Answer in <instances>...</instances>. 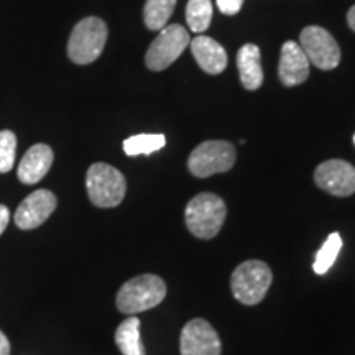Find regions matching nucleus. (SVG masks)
Returning <instances> with one entry per match:
<instances>
[{
  "label": "nucleus",
  "mask_w": 355,
  "mask_h": 355,
  "mask_svg": "<svg viewBox=\"0 0 355 355\" xmlns=\"http://www.w3.org/2000/svg\"><path fill=\"white\" fill-rule=\"evenodd\" d=\"M243 0H217V7L225 15H235L237 12H241Z\"/></svg>",
  "instance_id": "obj_22"
},
{
  "label": "nucleus",
  "mask_w": 355,
  "mask_h": 355,
  "mask_svg": "<svg viewBox=\"0 0 355 355\" xmlns=\"http://www.w3.org/2000/svg\"><path fill=\"white\" fill-rule=\"evenodd\" d=\"M53 150L44 144H37L32 148H28V152L25 153V157L21 158L19 165V180L24 184H37L46 176V173L50 171L53 165Z\"/></svg>",
  "instance_id": "obj_13"
},
{
  "label": "nucleus",
  "mask_w": 355,
  "mask_h": 355,
  "mask_svg": "<svg viewBox=\"0 0 355 355\" xmlns=\"http://www.w3.org/2000/svg\"><path fill=\"white\" fill-rule=\"evenodd\" d=\"M347 24H349L350 28H352L355 32V6L350 8L349 13H347Z\"/></svg>",
  "instance_id": "obj_25"
},
{
  "label": "nucleus",
  "mask_w": 355,
  "mask_h": 355,
  "mask_svg": "<svg viewBox=\"0 0 355 355\" xmlns=\"http://www.w3.org/2000/svg\"><path fill=\"white\" fill-rule=\"evenodd\" d=\"M17 137L12 130H0V173H8L15 163Z\"/></svg>",
  "instance_id": "obj_21"
},
{
  "label": "nucleus",
  "mask_w": 355,
  "mask_h": 355,
  "mask_svg": "<svg viewBox=\"0 0 355 355\" xmlns=\"http://www.w3.org/2000/svg\"><path fill=\"white\" fill-rule=\"evenodd\" d=\"M340 250H343V239H340V235L337 232L331 234L326 239V242L322 243V247L318 250L316 260L313 263L314 273L324 275L329 272V268L334 265L337 257H339Z\"/></svg>",
  "instance_id": "obj_20"
},
{
  "label": "nucleus",
  "mask_w": 355,
  "mask_h": 355,
  "mask_svg": "<svg viewBox=\"0 0 355 355\" xmlns=\"http://www.w3.org/2000/svg\"><path fill=\"white\" fill-rule=\"evenodd\" d=\"M309 60L296 42H286L279 56L278 76L285 86L293 87L303 84L309 76Z\"/></svg>",
  "instance_id": "obj_12"
},
{
  "label": "nucleus",
  "mask_w": 355,
  "mask_h": 355,
  "mask_svg": "<svg viewBox=\"0 0 355 355\" xmlns=\"http://www.w3.org/2000/svg\"><path fill=\"white\" fill-rule=\"evenodd\" d=\"M184 217L186 225L194 237L209 241L220 232L227 217V206L217 194L201 193L188 202Z\"/></svg>",
  "instance_id": "obj_1"
},
{
  "label": "nucleus",
  "mask_w": 355,
  "mask_h": 355,
  "mask_svg": "<svg viewBox=\"0 0 355 355\" xmlns=\"http://www.w3.org/2000/svg\"><path fill=\"white\" fill-rule=\"evenodd\" d=\"M272 282V270L265 261L247 260L234 270L230 277V290L239 303L255 306L265 298Z\"/></svg>",
  "instance_id": "obj_3"
},
{
  "label": "nucleus",
  "mask_w": 355,
  "mask_h": 355,
  "mask_svg": "<svg viewBox=\"0 0 355 355\" xmlns=\"http://www.w3.org/2000/svg\"><path fill=\"white\" fill-rule=\"evenodd\" d=\"M176 0H146L144 8V20L148 30L159 32L165 28L168 20L175 12Z\"/></svg>",
  "instance_id": "obj_17"
},
{
  "label": "nucleus",
  "mask_w": 355,
  "mask_h": 355,
  "mask_svg": "<svg viewBox=\"0 0 355 355\" xmlns=\"http://www.w3.org/2000/svg\"><path fill=\"white\" fill-rule=\"evenodd\" d=\"M115 344L122 355H145V347L140 339V319L137 316L127 318L119 324L115 331Z\"/></svg>",
  "instance_id": "obj_16"
},
{
  "label": "nucleus",
  "mask_w": 355,
  "mask_h": 355,
  "mask_svg": "<svg viewBox=\"0 0 355 355\" xmlns=\"http://www.w3.org/2000/svg\"><path fill=\"white\" fill-rule=\"evenodd\" d=\"M107 25L97 17H87L74 26L68 42V56L76 64L94 63L107 43Z\"/></svg>",
  "instance_id": "obj_5"
},
{
  "label": "nucleus",
  "mask_w": 355,
  "mask_h": 355,
  "mask_svg": "<svg viewBox=\"0 0 355 355\" xmlns=\"http://www.w3.org/2000/svg\"><path fill=\"white\" fill-rule=\"evenodd\" d=\"M212 20V3L211 0H189L186 7V21L191 32L199 33L209 28Z\"/></svg>",
  "instance_id": "obj_19"
},
{
  "label": "nucleus",
  "mask_w": 355,
  "mask_h": 355,
  "mask_svg": "<svg viewBox=\"0 0 355 355\" xmlns=\"http://www.w3.org/2000/svg\"><path fill=\"white\" fill-rule=\"evenodd\" d=\"M166 285L157 275H140L128 279L117 293V308L121 313L135 316L155 308L165 300Z\"/></svg>",
  "instance_id": "obj_2"
},
{
  "label": "nucleus",
  "mask_w": 355,
  "mask_h": 355,
  "mask_svg": "<svg viewBox=\"0 0 355 355\" xmlns=\"http://www.w3.org/2000/svg\"><path fill=\"white\" fill-rule=\"evenodd\" d=\"M189 44L199 68L207 74H220L227 68V51L214 38L199 35Z\"/></svg>",
  "instance_id": "obj_14"
},
{
  "label": "nucleus",
  "mask_w": 355,
  "mask_h": 355,
  "mask_svg": "<svg viewBox=\"0 0 355 355\" xmlns=\"http://www.w3.org/2000/svg\"><path fill=\"white\" fill-rule=\"evenodd\" d=\"M180 352L181 355H220L219 334L206 319H193L181 331Z\"/></svg>",
  "instance_id": "obj_9"
},
{
  "label": "nucleus",
  "mask_w": 355,
  "mask_h": 355,
  "mask_svg": "<svg viewBox=\"0 0 355 355\" xmlns=\"http://www.w3.org/2000/svg\"><path fill=\"white\" fill-rule=\"evenodd\" d=\"M58 206V199L51 191L38 189L28 194L15 212V224L21 230H32L48 220Z\"/></svg>",
  "instance_id": "obj_11"
},
{
  "label": "nucleus",
  "mask_w": 355,
  "mask_h": 355,
  "mask_svg": "<svg viewBox=\"0 0 355 355\" xmlns=\"http://www.w3.org/2000/svg\"><path fill=\"white\" fill-rule=\"evenodd\" d=\"M8 222H10V211L7 206L0 204V235L6 232Z\"/></svg>",
  "instance_id": "obj_23"
},
{
  "label": "nucleus",
  "mask_w": 355,
  "mask_h": 355,
  "mask_svg": "<svg viewBox=\"0 0 355 355\" xmlns=\"http://www.w3.org/2000/svg\"><path fill=\"white\" fill-rule=\"evenodd\" d=\"M87 196L91 202L102 209L119 206L127 193L125 178L117 168L107 163H94L86 175Z\"/></svg>",
  "instance_id": "obj_4"
},
{
  "label": "nucleus",
  "mask_w": 355,
  "mask_h": 355,
  "mask_svg": "<svg viewBox=\"0 0 355 355\" xmlns=\"http://www.w3.org/2000/svg\"><path fill=\"white\" fill-rule=\"evenodd\" d=\"M189 43L191 40L188 30L184 26L178 24L166 25L165 28L159 30L158 37L150 44L145 56V63L152 71H163L170 68L178 58L183 55Z\"/></svg>",
  "instance_id": "obj_7"
},
{
  "label": "nucleus",
  "mask_w": 355,
  "mask_h": 355,
  "mask_svg": "<svg viewBox=\"0 0 355 355\" xmlns=\"http://www.w3.org/2000/svg\"><path fill=\"white\" fill-rule=\"evenodd\" d=\"M165 144L166 139L162 133H140V135H133L123 141V152L128 157L150 155L162 150Z\"/></svg>",
  "instance_id": "obj_18"
},
{
  "label": "nucleus",
  "mask_w": 355,
  "mask_h": 355,
  "mask_svg": "<svg viewBox=\"0 0 355 355\" xmlns=\"http://www.w3.org/2000/svg\"><path fill=\"white\" fill-rule=\"evenodd\" d=\"M0 355H10V343L2 331H0Z\"/></svg>",
  "instance_id": "obj_24"
},
{
  "label": "nucleus",
  "mask_w": 355,
  "mask_h": 355,
  "mask_svg": "<svg viewBox=\"0 0 355 355\" xmlns=\"http://www.w3.org/2000/svg\"><path fill=\"white\" fill-rule=\"evenodd\" d=\"M235 148L225 140L202 141L188 158V170L196 178H209L232 170L235 165Z\"/></svg>",
  "instance_id": "obj_6"
},
{
  "label": "nucleus",
  "mask_w": 355,
  "mask_h": 355,
  "mask_svg": "<svg viewBox=\"0 0 355 355\" xmlns=\"http://www.w3.org/2000/svg\"><path fill=\"white\" fill-rule=\"evenodd\" d=\"M237 68L241 73L242 86L247 91H257L263 84L260 48L254 43H247L237 53Z\"/></svg>",
  "instance_id": "obj_15"
},
{
  "label": "nucleus",
  "mask_w": 355,
  "mask_h": 355,
  "mask_svg": "<svg viewBox=\"0 0 355 355\" xmlns=\"http://www.w3.org/2000/svg\"><path fill=\"white\" fill-rule=\"evenodd\" d=\"M354 144H355V135H354Z\"/></svg>",
  "instance_id": "obj_26"
},
{
  "label": "nucleus",
  "mask_w": 355,
  "mask_h": 355,
  "mask_svg": "<svg viewBox=\"0 0 355 355\" xmlns=\"http://www.w3.org/2000/svg\"><path fill=\"white\" fill-rule=\"evenodd\" d=\"M314 181L332 196H350L355 193V168L344 159H327L316 168Z\"/></svg>",
  "instance_id": "obj_10"
},
{
  "label": "nucleus",
  "mask_w": 355,
  "mask_h": 355,
  "mask_svg": "<svg viewBox=\"0 0 355 355\" xmlns=\"http://www.w3.org/2000/svg\"><path fill=\"white\" fill-rule=\"evenodd\" d=\"M300 46L303 48L309 63L319 69L329 71L339 66V44H337L334 37L322 26H306L300 35Z\"/></svg>",
  "instance_id": "obj_8"
}]
</instances>
